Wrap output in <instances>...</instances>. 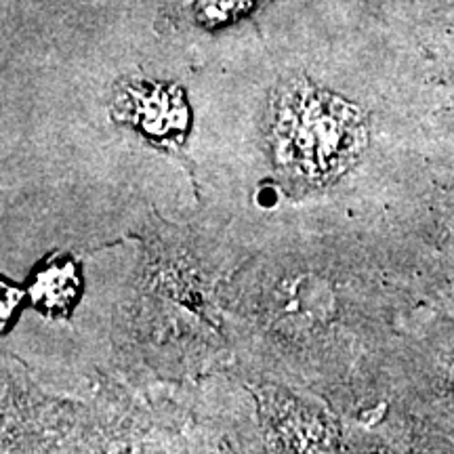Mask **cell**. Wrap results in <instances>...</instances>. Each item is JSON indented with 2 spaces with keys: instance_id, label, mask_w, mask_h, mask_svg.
Returning <instances> with one entry per match:
<instances>
[{
  "instance_id": "cell-1",
  "label": "cell",
  "mask_w": 454,
  "mask_h": 454,
  "mask_svg": "<svg viewBox=\"0 0 454 454\" xmlns=\"http://www.w3.org/2000/svg\"><path fill=\"white\" fill-rule=\"evenodd\" d=\"M270 139L284 175L322 185L345 173L364 152L366 121L354 104L331 90L291 81L271 101Z\"/></svg>"
},
{
  "instance_id": "cell-2",
  "label": "cell",
  "mask_w": 454,
  "mask_h": 454,
  "mask_svg": "<svg viewBox=\"0 0 454 454\" xmlns=\"http://www.w3.org/2000/svg\"><path fill=\"white\" fill-rule=\"evenodd\" d=\"M114 116L147 139L177 144L190 129L184 90L164 82H127L114 99Z\"/></svg>"
},
{
  "instance_id": "cell-3",
  "label": "cell",
  "mask_w": 454,
  "mask_h": 454,
  "mask_svg": "<svg viewBox=\"0 0 454 454\" xmlns=\"http://www.w3.org/2000/svg\"><path fill=\"white\" fill-rule=\"evenodd\" d=\"M81 278L70 261L51 263L34 278L30 288L34 303L49 314H66L78 299Z\"/></svg>"
},
{
  "instance_id": "cell-4",
  "label": "cell",
  "mask_w": 454,
  "mask_h": 454,
  "mask_svg": "<svg viewBox=\"0 0 454 454\" xmlns=\"http://www.w3.org/2000/svg\"><path fill=\"white\" fill-rule=\"evenodd\" d=\"M254 3L257 0H198V15L207 24H219V21L234 20Z\"/></svg>"
},
{
  "instance_id": "cell-5",
  "label": "cell",
  "mask_w": 454,
  "mask_h": 454,
  "mask_svg": "<svg viewBox=\"0 0 454 454\" xmlns=\"http://www.w3.org/2000/svg\"><path fill=\"white\" fill-rule=\"evenodd\" d=\"M0 293H3V303H0V317H3V326H7V322L11 320V316H13V311L17 309V305H20L21 297H24V293L20 291V288H15L13 284H7L3 280V286H0Z\"/></svg>"
}]
</instances>
